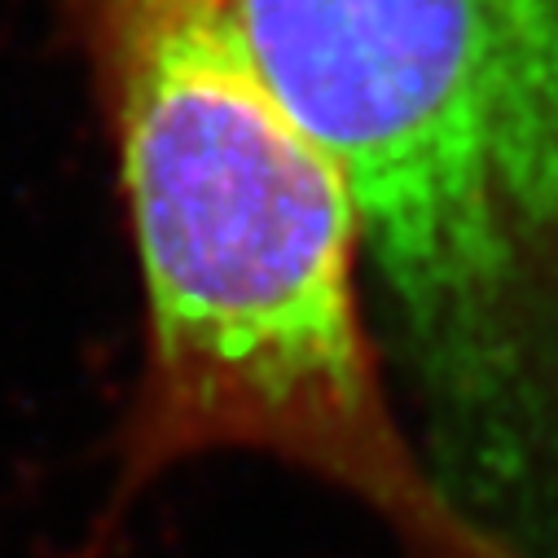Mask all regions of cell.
I'll list each match as a JSON object with an SVG mask.
<instances>
[{
  "label": "cell",
  "instance_id": "6da1fadb",
  "mask_svg": "<svg viewBox=\"0 0 558 558\" xmlns=\"http://www.w3.org/2000/svg\"><path fill=\"white\" fill-rule=\"evenodd\" d=\"M142 282L123 497L203 458H264L400 558H527L400 417L348 190L272 84L242 0H66Z\"/></svg>",
  "mask_w": 558,
  "mask_h": 558
},
{
  "label": "cell",
  "instance_id": "7a4b0ae2",
  "mask_svg": "<svg viewBox=\"0 0 558 558\" xmlns=\"http://www.w3.org/2000/svg\"><path fill=\"white\" fill-rule=\"evenodd\" d=\"M330 155L369 304L484 466L558 423V0H242Z\"/></svg>",
  "mask_w": 558,
  "mask_h": 558
}]
</instances>
